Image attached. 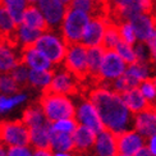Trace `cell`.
<instances>
[{
  "mask_svg": "<svg viewBox=\"0 0 156 156\" xmlns=\"http://www.w3.org/2000/svg\"><path fill=\"white\" fill-rule=\"evenodd\" d=\"M0 37H2V36H0ZM2 38H3V37H2Z\"/></svg>",
  "mask_w": 156,
  "mask_h": 156,
  "instance_id": "obj_50",
  "label": "cell"
},
{
  "mask_svg": "<svg viewBox=\"0 0 156 156\" xmlns=\"http://www.w3.org/2000/svg\"><path fill=\"white\" fill-rule=\"evenodd\" d=\"M50 148L55 152H70V151H73L74 150L73 134L55 132L51 129Z\"/></svg>",
  "mask_w": 156,
  "mask_h": 156,
  "instance_id": "obj_23",
  "label": "cell"
},
{
  "mask_svg": "<svg viewBox=\"0 0 156 156\" xmlns=\"http://www.w3.org/2000/svg\"><path fill=\"white\" fill-rule=\"evenodd\" d=\"M150 44H152L156 48V31H155V35H154V37H152V40L150 41Z\"/></svg>",
  "mask_w": 156,
  "mask_h": 156,
  "instance_id": "obj_44",
  "label": "cell"
},
{
  "mask_svg": "<svg viewBox=\"0 0 156 156\" xmlns=\"http://www.w3.org/2000/svg\"><path fill=\"white\" fill-rule=\"evenodd\" d=\"M8 156H34V151H31V148H28V146L9 147Z\"/></svg>",
  "mask_w": 156,
  "mask_h": 156,
  "instance_id": "obj_37",
  "label": "cell"
},
{
  "mask_svg": "<svg viewBox=\"0 0 156 156\" xmlns=\"http://www.w3.org/2000/svg\"><path fill=\"white\" fill-rule=\"evenodd\" d=\"M73 142H74V152L76 154H88L94 150L96 142V133L91 131L90 128L80 124L73 133Z\"/></svg>",
  "mask_w": 156,
  "mask_h": 156,
  "instance_id": "obj_17",
  "label": "cell"
},
{
  "mask_svg": "<svg viewBox=\"0 0 156 156\" xmlns=\"http://www.w3.org/2000/svg\"><path fill=\"white\" fill-rule=\"evenodd\" d=\"M122 40L120 38V32H119V24H116L112 21L108 22L106 31L104 35V40L101 44V48L104 50H115L118 42Z\"/></svg>",
  "mask_w": 156,
  "mask_h": 156,
  "instance_id": "obj_27",
  "label": "cell"
},
{
  "mask_svg": "<svg viewBox=\"0 0 156 156\" xmlns=\"http://www.w3.org/2000/svg\"><path fill=\"white\" fill-rule=\"evenodd\" d=\"M134 131H137L142 137H148L156 134V112H144L134 115Z\"/></svg>",
  "mask_w": 156,
  "mask_h": 156,
  "instance_id": "obj_19",
  "label": "cell"
},
{
  "mask_svg": "<svg viewBox=\"0 0 156 156\" xmlns=\"http://www.w3.org/2000/svg\"><path fill=\"white\" fill-rule=\"evenodd\" d=\"M76 120L80 124L90 128L91 131H94L96 134L104 131V124L99 116V113L96 112L95 106L90 100H86L82 97V100L76 108Z\"/></svg>",
  "mask_w": 156,
  "mask_h": 156,
  "instance_id": "obj_10",
  "label": "cell"
},
{
  "mask_svg": "<svg viewBox=\"0 0 156 156\" xmlns=\"http://www.w3.org/2000/svg\"><path fill=\"white\" fill-rule=\"evenodd\" d=\"M54 156H73V155H70L69 152H55Z\"/></svg>",
  "mask_w": 156,
  "mask_h": 156,
  "instance_id": "obj_43",
  "label": "cell"
},
{
  "mask_svg": "<svg viewBox=\"0 0 156 156\" xmlns=\"http://www.w3.org/2000/svg\"><path fill=\"white\" fill-rule=\"evenodd\" d=\"M129 22H131L136 37L140 42L148 44L152 40L156 31V17L154 13L152 14H138Z\"/></svg>",
  "mask_w": 156,
  "mask_h": 156,
  "instance_id": "obj_13",
  "label": "cell"
},
{
  "mask_svg": "<svg viewBox=\"0 0 156 156\" xmlns=\"http://www.w3.org/2000/svg\"><path fill=\"white\" fill-rule=\"evenodd\" d=\"M154 14H155V17H156V8H155V12H154Z\"/></svg>",
  "mask_w": 156,
  "mask_h": 156,
  "instance_id": "obj_49",
  "label": "cell"
},
{
  "mask_svg": "<svg viewBox=\"0 0 156 156\" xmlns=\"http://www.w3.org/2000/svg\"><path fill=\"white\" fill-rule=\"evenodd\" d=\"M27 2H28L30 4H35V3H37V0H27Z\"/></svg>",
  "mask_w": 156,
  "mask_h": 156,
  "instance_id": "obj_46",
  "label": "cell"
},
{
  "mask_svg": "<svg viewBox=\"0 0 156 156\" xmlns=\"http://www.w3.org/2000/svg\"><path fill=\"white\" fill-rule=\"evenodd\" d=\"M27 100V95L18 92L16 95H2L0 94V115L12 112L14 108L19 106Z\"/></svg>",
  "mask_w": 156,
  "mask_h": 156,
  "instance_id": "obj_28",
  "label": "cell"
},
{
  "mask_svg": "<svg viewBox=\"0 0 156 156\" xmlns=\"http://www.w3.org/2000/svg\"><path fill=\"white\" fill-rule=\"evenodd\" d=\"M140 90L150 102H156V87L150 77L140 83Z\"/></svg>",
  "mask_w": 156,
  "mask_h": 156,
  "instance_id": "obj_35",
  "label": "cell"
},
{
  "mask_svg": "<svg viewBox=\"0 0 156 156\" xmlns=\"http://www.w3.org/2000/svg\"><path fill=\"white\" fill-rule=\"evenodd\" d=\"M54 77V70H34L30 69L28 74V84L35 88L46 90Z\"/></svg>",
  "mask_w": 156,
  "mask_h": 156,
  "instance_id": "obj_26",
  "label": "cell"
},
{
  "mask_svg": "<svg viewBox=\"0 0 156 156\" xmlns=\"http://www.w3.org/2000/svg\"><path fill=\"white\" fill-rule=\"evenodd\" d=\"M87 97L99 113L104 128L114 134L126 132L132 120H134V115L132 116L131 110L127 108L120 95L109 88L101 86L94 87L88 91Z\"/></svg>",
  "mask_w": 156,
  "mask_h": 156,
  "instance_id": "obj_1",
  "label": "cell"
},
{
  "mask_svg": "<svg viewBox=\"0 0 156 156\" xmlns=\"http://www.w3.org/2000/svg\"><path fill=\"white\" fill-rule=\"evenodd\" d=\"M134 156H154V155L151 154L150 150H148V147H145V146H144Z\"/></svg>",
  "mask_w": 156,
  "mask_h": 156,
  "instance_id": "obj_40",
  "label": "cell"
},
{
  "mask_svg": "<svg viewBox=\"0 0 156 156\" xmlns=\"http://www.w3.org/2000/svg\"><path fill=\"white\" fill-rule=\"evenodd\" d=\"M12 77L14 78V81L19 84V87H23L26 84H28V74H30V68L24 66L23 63H19L18 66L10 72Z\"/></svg>",
  "mask_w": 156,
  "mask_h": 156,
  "instance_id": "obj_33",
  "label": "cell"
},
{
  "mask_svg": "<svg viewBox=\"0 0 156 156\" xmlns=\"http://www.w3.org/2000/svg\"><path fill=\"white\" fill-rule=\"evenodd\" d=\"M21 63L34 70H53V63L35 46L22 49Z\"/></svg>",
  "mask_w": 156,
  "mask_h": 156,
  "instance_id": "obj_16",
  "label": "cell"
},
{
  "mask_svg": "<svg viewBox=\"0 0 156 156\" xmlns=\"http://www.w3.org/2000/svg\"><path fill=\"white\" fill-rule=\"evenodd\" d=\"M152 0H109V19L120 24L138 14H152Z\"/></svg>",
  "mask_w": 156,
  "mask_h": 156,
  "instance_id": "obj_3",
  "label": "cell"
},
{
  "mask_svg": "<svg viewBox=\"0 0 156 156\" xmlns=\"http://www.w3.org/2000/svg\"><path fill=\"white\" fill-rule=\"evenodd\" d=\"M38 105L46 116L48 122L54 123L60 119H76V108L68 96L44 90Z\"/></svg>",
  "mask_w": 156,
  "mask_h": 156,
  "instance_id": "obj_2",
  "label": "cell"
},
{
  "mask_svg": "<svg viewBox=\"0 0 156 156\" xmlns=\"http://www.w3.org/2000/svg\"><path fill=\"white\" fill-rule=\"evenodd\" d=\"M92 2L99 3L104 10H105V12H109V0H92Z\"/></svg>",
  "mask_w": 156,
  "mask_h": 156,
  "instance_id": "obj_41",
  "label": "cell"
},
{
  "mask_svg": "<svg viewBox=\"0 0 156 156\" xmlns=\"http://www.w3.org/2000/svg\"><path fill=\"white\" fill-rule=\"evenodd\" d=\"M148 150L151 151L154 156H156V134L150 137V142H148Z\"/></svg>",
  "mask_w": 156,
  "mask_h": 156,
  "instance_id": "obj_39",
  "label": "cell"
},
{
  "mask_svg": "<svg viewBox=\"0 0 156 156\" xmlns=\"http://www.w3.org/2000/svg\"><path fill=\"white\" fill-rule=\"evenodd\" d=\"M109 21L110 19L105 17H91L87 27L84 30V34L82 36L81 44L84 45L86 48L101 46Z\"/></svg>",
  "mask_w": 156,
  "mask_h": 156,
  "instance_id": "obj_11",
  "label": "cell"
},
{
  "mask_svg": "<svg viewBox=\"0 0 156 156\" xmlns=\"http://www.w3.org/2000/svg\"><path fill=\"white\" fill-rule=\"evenodd\" d=\"M115 137L118 154L134 156L145 146V137H142L137 131H126L115 134Z\"/></svg>",
  "mask_w": 156,
  "mask_h": 156,
  "instance_id": "obj_12",
  "label": "cell"
},
{
  "mask_svg": "<svg viewBox=\"0 0 156 156\" xmlns=\"http://www.w3.org/2000/svg\"><path fill=\"white\" fill-rule=\"evenodd\" d=\"M19 84L14 81L10 73H0V94L2 95H16L19 92Z\"/></svg>",
  "mask_w": 156,
  "mask_h": 156,
  "instance_id": "obj_30",
  "label": "cell"
},
{
  "mask_svg": "<svg viewBox=\"0 0 156 156\" xmlns=\"http://www.w3.org/2000/svg\"><path fill=\"white\" fill-rule=\"evenodd\" d=\"M115 156H127V155H123V154H116Z\"/></svg>",
  "mask_w": 156,
  "mask_h": 156,
  "instance_id": "obj_48",
  "label": "cell"
},
{
  "mask_svg": "<svg viewBox=\"0 0 156 156\" xmlns=\"http://www.w3.org/2000/svg\"><path fill=\"white\" fill-rule=\"evenodd\" d=\"M116 150V137L109 129H104L96 134V142L94 146V156H115Z\"/></svg>",
  "mask_w": 156,
  "mask_h": 156,
  "instance_id": "obj_18",
  "label": "cell"
},
{
  "mask_svg": "<svg viewBox=\"0 0 156 156\" xmlns=\"http://www.w3.org/2000/svg\"><path fill=\"white\" fill-rule=\"evenodd\" d=\"M48 90L66 96H74V97L87 96L84 86L72 73L68 72L66 68L63 70H59V72H54L53 81H51Z\"/></svg>",
  "mask_w": 156,
  "mask_h": 156,
  "instance_id": "obj_7",
  "label": "cell"
},
{
  "mask_svg": "<svg viewBox=\"0 0 156 156\" xmlns=\"http://www.w3.org/2000/svg\"><path fill=\"white\" fill-rule=\"evenodd\" d=\"M27 0H4V4L8 9L9 14L12 16L13 21L16 22L17 26L22 23V18H23V13L24 9L27 8Z\"/></svg>",
  "mask_w": 156,
  "mask_h": 156,
  "instance_id": "obj_29",
  "label": "cell"
},
{
  "mask_svg": "<svg viewBox=\"0 0 156 156\" xmlns=\"http://www.w3.org/2000/svg\"><path fill=\"white\" fill-rule=\"evenodd\" d=\"M42 34L44 32L35 30V28H31L28 26L22 24V23L17 27V32H16L18 44L22 45V49L28 48V46H34Z\"/></svg>",
  "mask_w": 156,
  "mask_h": 156,
  "instance_id": "obj_24",
  "label": "cell"
},
{
  "mask_svg": "<svg viewBox=\"0 0 156 156\" xmlns=\"http://www.w3.org/2000/svg\"><path fill=\"white\" fill-rule=\"evenodd\" d=\"M38 9L46 19L50 30L62 24L67 8L63 5L60 0H37Z\"/></svg>",
  "mask_w": 156,
  "mask_h": 156,
  "instance_id": "obj_14",
  "label": "cell"
},
{
  "mask_svg": "<svg viewBox=\"0 0 156 156\" xmlns=\"http://www.w3.org/2000/svg\"><path fill=\"white\" fill-rule=\"evenodd\" d=\"M78 126H80V123H78L76 119H60V120L51 123V129L55 132L73 134Z\"/></svg>",
  "mask_w": 156,
  "mask_h": 156,
  "instance_id": "obj_32",
  "label": "cell"
},
{
  "mask_svg": "<svg viewBox=\"0 0 156 156\" xmlns=\"http://www.w3.org/2000/svg\"><path fill=\"white\" fill-rule=\"evenodd\" d=\"M64 68L83 84L86 92L88 94L90 74L87 66V48L84 45H82L81 42L69 45L67 49L66 59H64Z\"/></svg>",
  "mask_w": 156,
  "mask_h": 156,
  "instance_id": "obj_5",
  "label": "cell"
},
{
  "mask_svg": "<svg viewBox=\"0 0 156 156\" xmlns=\"http://www.w3.org/2000/svg\"><path fill=\"white\" fill-rule=\"evenodd\" d=\"M51 123L30 128V145L34 148H50Z\"/></svg>",
  "mask_w": 156,
  "mask_h": 156,
  "instance_id": "obj_22",
  "label": "cell"
},
{
  "mask_svg": "<svg viewBox=\"0 0 156 156\" xmlns=\"http://www.w3.org/2000/svg\"><path fill=\"white\" fill-rule=\"evenodd\" d=\"M13 49L0 37V73H10L21 63V58L17 56Z\"/></svg>",
  "mask_w": 156,
  "mask_h": 156,
  "instance_id": "obj_21",
  "label": "cell"
},
{
  "mask_svg": "<svg viewBox=\"0 0 156 156\" xmlns=\"http://www.w3.org/2000/svg\"><path fill=\"white\" fill-rule=\"evenodd\" d=\"M34 156H54V152L51 148H35Z\"/></svg>",
  "mask_w": 156,
  "mask_h": 156,
  "instance_id": "obj_38",
  "label": "cell"
},
{
  "mask_svg": "<svg viewBox=\"0 0 156 156\" xmlns=\"http://www.w3.org/2000/svg\"><path fill=\"white\" fill-rule=\"evenodd\" d=\"M22 24H26L31 28L38 30L41 32H49L50 31V27L46 22V19H45V17L42 16L41 10L38 8H36L34 4L27 5V8L24 9Z\"/></svg>",
  "mask_w": 156,
  "mask_h": 156,
  "instance_id": "obj_20",
  "label": "cell"
},
{
  "mask_svg": "<svg viewBox=\"0 0 156 156\" xmlns=\"http://www.w3.org/2000/svg\"><path fill=\"white\" fill-rule=\"evenodd\" d=\"M34 46L40 50L53 64H60L64 62L68 46L63 38L58 37L51 32H44Z\"/></svg>",
  "mask_w": 156,
  "mask_h": 156,
  "instance_id": "obj_8",
  "label": "cell"
},
{
  "mask_svg": "<svg viewBox=\"0 0 156 156\" xmlns=\"http://www.w3.org/2000/svg\"><path fill=\"white\" fill-rule=\"evenodd\" d=\"M76 156H91L88 154H76Z\"/></svg>",
  "mask_w": 156,
  "mask_h": 156,
  "instance_id": "obj_45",
  "label": "cell"
},
{
  "mask_svg": "<svg viewBox=\"0 0 156 156\" xmlns=\"http://www.w3.org/2000/svg\"><path fill=\"white\" fill-rule=\"evenodd\" d=\"M91 16L82 10L67 8L66 16L62 22V38L67 46L80 44L84 34Z\"/></svg>",
  "mask_w": 156,
  "mask_h": 156,
  "instance_id": "obj_4",
  "label": "cell"
},
{
  "mask_svg": "<svg viewBox=\"0 0 156 156\" xmlns=\"http://www.w3.org/2000/svg\"><path fill=\"white\" fill-rule=\"evenodd\" d=\"M115 51L119 54V56L123 60L126 62V64H134L137 63V58H136V53H134V48L133 45H129L127 42H124L123 40H120L118 42L115 48Z\"/></svg>",
  "mask_w": 156,
  "mask_h": 156,
  "instance_id": "obj_31",
  "label": "cell"
},
{
  "mask_svg": "<svg viewBox=\"0 0 156 156\" xmlns=\"http://www.w3.org/2000/svg\"><path fill=\"white\" fill-rule=\"evenodd\" d=\"M152 2H154V0H152Z\"/></svg>",
  "mask_w": 156,
  "mask_h": 156,
  "instance_id": "obj_51",
  "label": "cell"
},
{
  "mask_svg": "<svg viewBox=\"0 0 156 156\" xmlns=\"http://www.w3.org/2000/svg\"><path fill=\"white\" fill-rule=\"evenodd\" d=\"M120 97L124 101V104L127 105V108L131 110V113L133 115L144 113V112H155L154 110V105L152 102L148 101L146 97L144 96V94L141 92L140 87H134L128 91L119 94Z\"/></svg>",
  "mask_w": 156,
  "mask_h": 156,
  "instance_id": "obj_15",
  "label": "cell"
},
{
  "mask_svg": "<svg viewBox=\"0 0 156 156\" xmlns=\"http://www.w3.org/2000/svg\"><path fill=\"white\" fill-rule=\"evenodd\" d=\"M151 80H152V82H154V84H155V87H156V76H155V77H152Z\"/></svg>",
  "mask_w": 156,
  "mask_h": 156,
  "instance_id": "obj_47",
  "label": "cell"
},
{
  "mask_svg": "<svg viewBox=\"0 0 156 156\" xmlns=\"http://www.w3.org/2000/svg\"><path fill=\"white\" fill-rule=\"evenodd\" d=\"M134 53H136V58H137L138 63H150V50H148V45H146L145 42H137L134 44Z\"/></svg>",
  "mask_w": 156,
  "mask_h": 156,
  "instance_id": "obj_36",
  "label": "cell"
},
{
  "mask_svg": "<svg viewBox=\"0 0 156 156\" xmlns=\"http://www.w3.org/2000/svg\"><path fill=\"white\" fill-rule=\"evenodd\" d=\"M119 32H120V38L124 42L129 45H134L137 42V37H136L134 30L132 27L131 22H123L119 24Z\"/></svg>",
  "mask_w": 156,
  "mask_h": 156,
  "instance_id": "obj_34",
  "label": "cell"
},
{
  "mask_svg": "<svg viewBox=\"0 0 156 156\" xmlns=\"http://www.w3.org/2000/svg\"><path fill=\"white\" fill-rule=\"evenodd\" d=\"M60 2L63 3V5L66 6V8H69V5H70V3H72V0H60Z\"/></svg>",
  "mask_w": 156,
  "mask_h": 156,
  "instance_id": "obj_42",
  "label": "cell"
},
{
  "mask_svg": "<svg viewBox=\"0 0 156 156\" xmlns=\"http://www.w3.org/2000/svg\"><path fill=\"white\" fill-rule=\"evenodd\" d=\"M0 142L6 147L30 145V128L22 120L0 122Z\"/></svg>",
  "mask_w": 156,
  "mask_h": 156,
  "instance_id": "obj_6",
  "label": "cell"
},
{
  "mask_svg": "<svg viewBox=\"0 0 156 156\" xmlns=\"http://www.w3.org/2000/svg\"><path fill=\"white\" fill-rule=\"evenodd\" d=\"M126 62L119 56V54L115 50H106L104 53L100 68V84L119 78L126 73Z\"/></svg>",
  "mask_w": 156,
  "mask_h": 156,
  "instance_id": "obj_9",
  "label": "cell"
},
{
  "mask_svg": "<svg viewBox=\"0 0 156 156\" xmlns=\"http://www.w3.org/2000/svg\"><path fill=\"white\" fill-rule=\"evenodd\" d=\"M26 126L28 128L32 127H37V126H41L48 123V119L45 116L44 112L40 105H31L23 112L22 115V119H21Z\"/></svg>",
  "mask_w": 156,
  "mask_h": 156,
  "instance_id": "obj_25",
  "label": "cell"
}]
</instances>
